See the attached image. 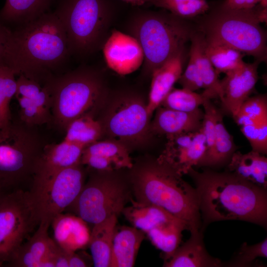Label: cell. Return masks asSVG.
Here are the masks:
<instances>
[{
    "label": "cell",
    "instance_id": "6da1fadb",
    "mask_svg": "<svg viewBox=\"0 0 267 267\" xmlns=\"http://www.w3.org/2000/svg\"><path fill=\"white\" fill-rule=\"evenodd\" d=\"M197 191L203 231L212 222L239 220L267 228V190L226 171H188Z\"/></svg>",
    "mask_w": 267,
    "mask_h": 267
},
{
    "label": "cell",
    "instance_id": "7a4b0ae2",
    "mask_svg": "<svg viewBox=\"0 0 267 267\" xmlns=\"http://www.w3.org/2000/svg\"><path fill=\"white\" fill-rule=\"evenodd\" d=\"M71 51L66 32L53 12H47L11 32L3 65L16 75L40 82L62 65Z\"/></svg>",
    "mask_w": 267,
    "mask_h": 267
},
{
    "label": "cell",
    "instance_id": "3957f363",
    "mask_svg": "<svg viewBox=\"0 0 267 267\" xmlns=\"http://www.w3.org/2000/svg\"><path fill=\"white\" fill-rule=\"evenodd\" d=\"M131 169L130 180L136 201L159 207L181 219L190 233L201 230L196 190L182 175L157 158Z\"/></svg>",
    "mask_w": 267,
    "mask_h": 267
},
{
    "label": "cell",
    "instance_id": "277c9868",
    "mask_svg": "<svg viewBox=\"0 0 267 267\" xmlns=\"http://www.w3.org/2000/svg\"><path fill=\"white\" fill-rule=\"evenodd\" d=\"M52 121L65 130L74 120L87 114L95 117L106 102L110 91L102 74L81 67L49 79Z\"/></svg>",
    "mask_w": 267,
    "mask_h": 267
},
{
    "label": "cell",
    "instance_id": "5b68a950",
    "mask_svg": "<svg viewBox=\"0 0 267 267\" xmlns=\"http://www.w3.org/2000/svg\"><path fill=\"white\" fill-rule=\"evenodd\" d=\"M127 29L142 49V74L149 77L156 68L184 49L193 34L183 19L169 12L136 14L130 20Z\"/></svg>",
    "mask_w": 267,
    "mask_h": 267
},
{
    "label": "cell",
    "instance_id": "8992f818",
    "mask_svg": "<svg viewBox=\"0 0 267 267\" xmlns=\"http://www.w3.org/2000/svg\"><path fill=\"white\" fill-rule=\"evenodd\" d=\"M54 12L65 29L71 53L86 56L102 48L112 20L105 0H59Z\"/></svg>",
    "mask_w": 267,
    "mask_h": 267
},
{
    "label": "cell",
    "instance_id": "52a82bcc",
    "mask_svg": "<svg viewBox=\"0 0 267 267\" xmlns=\"http://www.w3.org/2000/svg\"><path fill=\"white\" fill-rule=\"evenodd\" d=\"M98 115L103 137L117 140L130 150L145 145L153 136L147 102L135 91L110 92Z\"/></svg>",
    "mask_w": 267,
    "mask_h": 267
},
{
    "label": "cell",
    "instance_id": "ba28073f",
    "mask_svg": "<svg viewBox=\"0 0 267 267\" xmlns=\"http://www.w3.org/2000/svg\"><path fill=\"white\" fill-rule=\"evenodd\" d=\"M202 31L207 40L218 42L262 60L267 37L257 17V6L231 9L222 5L208 16Z\"/></svg>",
    "mask_w": 267,
    "mask_h": 267
},
{
    "label": "cell",
    "instance_id": "9c48e42d",
    "mask_svg": "<svg viewBox=\"0 0 267 267\" xmlns=\"http://www.w3.org/2000/svg\"><path fill=\"white\" fill-rule=\"evenodd\" d=\"M34 127L21 121L0 127V183L4 191L33 176L45 145Z\"/></svg>",
    "mask_w": 267,
    "mask_h": 267
},
{
    "label": "cell",
    "instance_id": "30bf717a",
    "mask_svg": "<svg viewBox=\"0 0 267 267\" xmlns=\"http://www.w3.org/2000/svg\"><path fill=\"white\" fill-rule=\"evenodd\" d=\"M116 171H93L67 209L93 225L122 213L130 201V192Z\"/></svg>",
    "mask_w": 267,
    "mask_h": 267
},
{
    "label": "cell",
    "instance_id": "8fae6325",
    "mask_svg": "<svg viewBox=\"0 0 267 267\" xmlns=\"http://www.w3.org/2000/svg\"><path fill=\"white\" fill-rule=\"evenodd\" d=\"M40 223L30 191L0 196V267H5Z\"/></svg>",
    "mask_w": 267,
    "mask_h": 267
},
{
    "label": "cell",
    "instance_id": "7c38bea8",
    "mask_svg": "<svg viewBox=\"0 0 267 267\" xmlns=\"http://www.w3.org/2000/svg\"><path fill=\"white\" fill-rule=\"evenodd\" d=\"M81 163L66 168L30 190L40 223L50 225L52 220L74 202L85 183Z\"/></svg>",
    "mask_w": 267,
    "mask_h": 267
},
{
    "label": "cell",
    "instance_id": "4fadbf2b",
    "mask_svg": "<svg viewBox=\"0 0 267 267\" xmlns=\"http://www.w3.org/2000/svg\"><path fill=\"white\" fill-rule=\"evenodd\" d=\"M84 148L64 139L58 143L45 144L35 162L32 187L66 168L80 164Z\"/></svg>",
    "mask_w": 267,
    "mask_h": 267
},
{
    "label": "cell",
    "instance_id": "5bb4252c",
    "mask_svg": "<svg viewBox=\"0 0 267 267\" xmlns=\"http://www.w3.org/2000/svg\"><path fill=\"white\" fill-rule=\"evenodd\" d=\"M102 48L108 66L119 74H130L143 64L142 49L138 42L128 34L112 30Z\"/></svg>",
    "mask_w": 267,
    "mask_h": 267
},
{
    "label": "cell",
    "instance_id": "9a60e30c",
    "mask_svg": "<svg viewBox=\"0 0 267 267\" xmlns=\"http://www.w3.org/2000/svg\"><path fill=\"white\" fill-rule=\"evenodd\" d=\"M258 63H245L241 67L225 74L221 81L222 111L232 117L249 97L258 81Z\"/></svg>",
    "mask_w": 267,
    "mask_h": 267
},
{
    "label": "cell",
    "instance_id": "2e32d148",
    "mask_svg": "<svg viewBox=\"0 0 267 267\" xmlns=\"http://www.w3.org/2000/svg\"><path fill=\"white\" fill-rule=\"evenodd\" d=\"M155 111L150 124L153 135H165L168 138L183 133L196 132L201 128L204 112L200 108L186 112L159 105Z\"/></svg>",
    "mask_w": 267,
    "mask_h": 267
},
{
    "label": "cell",
    "instance_id": "e0dca14e",
    "mask_svg": "<svg viewBox=\"0 0 267 267\" xmlns=\"http://www.w3.org/2000/svg\"><path fill=\"white\" fill-rule=\"evenodd\" d=\"M88 223L79 216L61 213L51 222L54 241L68 253L76 252L88 246L90 230Z\"/></svg>",
    "mask_w": 267,
    "mask_h": 267
},
{
    "label": "cell",
    "instance_id": "ac0fdd59",
    "mask_svg": "<svg viewBox=\"0 0 267 267\" xmlns=\"http://www.w3.org/2000/svg\"><path fill=\"white\" fill-rule=\"evenodd\" d=\"M184 49H181L152 73L147 109L151 117L182 73Z\"/></svg>",
    "mask_w": 267,
    "mask_h": 267
},
{
    "label": "cell",
    "instance_id": "d6986e66",
    "mask_svg": "<svg viewBox=\"0 0 267 267\" xmlns=\"http://www.w3.org/2000/svg\"><path fill=\"white\" fill-rule=\"evenodd\" d=\"M163 267H222V263L208 253L204 244L203 231L200 230L190 233L189 238L164 261Z\"/></svg>",
    "mask_w": 267,
    "mask_h": 267
},
{
    "label": "cell",
    "instance_id": "ffe728a7",
    "mask_svg": "<svg viewBox=\"0 0 267 267\" xmlns=\"http://www.w3.org/2000/svg\"><path fill=\"white\" fill-rule=\"evenodd\" d=\"M50 225L41 222L37 229L19 248L5 267H41L43 260L49 255L53 239L48 233Z\"/></svg>",
    "mask_w": 267,
    "mask_h": 267
},
{
    "label": "cell",
    "instance_id": "44dd1931",
    "mask_svg": "<svg viewBox=\"0 0 267 267\" xmlns=\"http://www.w3.org/2000/svg\"><path fill=\"white\" fill-rule=\"evenodd\" d=\"M145 233L134 226L116 225L113 239L110 267L134 266Z\"/></svg>",
    "mask_w": 267,
    "mask_h": 267
},
{
    "label": "cell",
    "instance_id": "7402d4cb",
    "mask_svg": "<svg viewBox=\"0 0 267 267\" xmlns=\"http://www.w3.org/2000/svg\"><path fill=\"white\" fill-rule=\"evenodd\" d=\"M227 171L240 178L267 189V158L253 150L242 154L235 151L227 164Z\"/></svg>",
    "mask_w": 267,
    "mask_h": 267
},
{
    "label": "cell",
    "instance_id": "603a6c76",
    "mask_svg": "<svg viewBox=\"0 0 267 267\" xmlns=\"http://www.w3.org/2000/svg\"><path fill=\"white\" fill-rule=\"evenodd\" d=\"M118 217L113 215L93 225L88 246L95 267H110L113 236Z\"/></svg>",
    "mask_w": 267,
    "mask_h": 267
},
{
    "label": "cell",
    "instance_id": "cb8c5ba5",
    "mask_svg": "<svg viewBox=\"0 0 267 267\" xmlns=\"http://www.w3.org/2000/svg\"><path fill=\"white\" fill-rule=\"evenodd\" d=\"M189 55L192 56L201 77L204 89L212 98L221 100L222 92L218 74L205 52L206 40L203 33L193 34L191 37Z\"/></svg>",
    "mask_w": 267,
    "mask_h": 267
},
{
    "label": "cell",
    "instance_id": "d4e9b609",
    "mask_svg": "<svg viewBox=\"0 0 267 267\" xmlns=\"http://www.w3.org/2000/svg\"><path fill=\"white\" fill-rule=\"evenodd\" d=\"M184 230H189L187 223L174 217L156 225L145 234L152 244L164 253L165 261L179 246Z\"/></svg>",
    "mask_w": 267,
    "mask_h": 267
},
{
    "label": "cell",
    "instance_id": "484cf974",
    "mask_svg": "<svg viewBox=\"0 0 267 267\" xmlns=\"http://www.w3.org/2000/svg\"><path fill=\"white\" fill-rule=\"evenodd\" d=\"M54 0H6L0 20L21 26L48 12Z\"/></svg>",
    "mask_w": 267,
    "mask_h": 267
},
{
    "label": "cell",
    "instance_id": "4316f807",
    "mask_svg": "<svg viewBox=\"0 0 267 267\" xmlns=\"http://www.w3.org/2000/svg\"><path fill=\"white\" fill-rule=\"evenodd\" d=\"M206 150V138L201 128L195 133L191 144L185 149L169 156L160 155L157 159L182 176L187 174L190 168L198 166Z\"/></svg>",
    "mask_w": 267,
    "mask_h": 267
},
{
    "label": "cell",
    "instance_id": "83f0119b",
    "mask_svg": "<svg viewBox=\"0 0 267 267\" xmlns=\"http://www.w3.org/2000/svg\"><path fill=\"white\" fill-rule=\"evenodd\" d=\"M122 213L133 226L145 233L160 223L175 217L164 209L149 204L133 201Z\"/></svg>",
    "mask_w": 267,
    "mask_h": 267
},
{
    "label": "cell",
    "instance_id": "f1b7e54d",
    "mask_svg": "<svg viewBox=\"0 0 267 267\" xmlns=\"http://www.w3.org/2000/svg\"><path fill=\"white\" fill-rule=\"evenodd\" d=\"M20 107V121L31 127H35L52 121L51 97L46 91L34 98L16 97Z\"/></svg>",
    "mask_w": 267,
    "mask_h": 267
},
{
    "label": "cell",
    "instance_id": "f546056e",
    "mask_svg": "<svg viewBox=\"0 0 267 267\" xmlns=\"http://www.w3.org/2000/svg\"><path fill=\"white\" fill-rule=\"evenodd\" d=\"M64 140L86 147L103 137L102 126L90 114H85L72 121L65 129Z\"/></svg>",
    "mask_w": 267,
    "mask_h": 267
},
{
    "label": "cell",
    "instance_id": "4dcf8cb0",
    "mask_svg": "<svg viewBox=\"0 0 267 267\" xmlns=\"http://www.w3.org/2000/svg\"><path fill=\"white\" fill-rule=\"evenodd\" d=\"M236 149L233 138L223 123L222 110L218 109L213 150L211 155L202 166L218 167L228 164Z\"/></svg>",
    "mask_w": 267,
    "mask_h": 267
},
{
    "label": "cell",
    "instance_id": "1f68e13d",
    "mask_svg": "<svg viewBox=\"0 0 267 267\" xmlns=\"http://www.w3.org/2000/svg\"><path fill=\"white\" fill-rule=\"evenodd\" d=\"M205 40V53L218 75L238 69L245 64L243 54L240 51L222 44Z\"/></svg>",
    "mask_w": 267,
    "mask_h": 267
},
{
    "label": "cell",
    "instance_id": "d6a6232c",
    "mask_svg": "<svg viewBox=\"0 0 267 267\" xmlns=\"http://www.w3.org/2000/svg\"><path fill=\"white\" fill-rule=\"evenodd\" d=\"M130 150L124 144L112 139L95 141L85 147L83 153L105 157L114 162L119 170L133 167Z\"/></svg>",
    "mask_w": 267,
    "mask_h": 267
},
{
    "label": "cell",
    "instance_id": "836d02e7",
    "mask_svg": "<svg viewBox=\"0 0 267 267\" xmlns=\"http://www.w3.org/2000/svg\"><path fill=\"white\" fill-rule=\"evenodd\" d=\"M207 99H211L204 91L199 94L184 88H173L160 105L173 110L188 112L198 109Z\"/></svg>",
    "mask_w": 267,
    "mask_h": 267
},
{
    "label": "cell",
    "instance_id": "e575fe53",
    "mask_svg": "<svg viewBox=\"0 0 267 267\" xmlns=\"http://www.w3.org/2000/svg\"><path fill=\"white\" fill-rule=\"evenodd\" d=\"M15 76L10 68L0 65V127L11 121L9 104L16 91Z\"/></svg>",
    "mask_w": 267,
    "mask_h": 267
},
{
    "label": "cell",
    "instance_id": "d590c367",
    "mask_svg": "<svg viewBox=\"0 0 267 267\" xmlns=\"http://www.w3.org/2000/svg\"><path fill=\"white\" fill-rule=\"evenodd\" d=\"M266 117L267 98L264 94L248 98L232 117L237 124L242 126L258 122Z\"/></svg>",
    "mask_w": 267,
    "mask_h": 267
},
{
    "label": "cell",
    "instance_id": "8d00e7d4",
    "mask_svg": "<svg viewBox=\"0 0 267 267\" xmlns=\"http://www.w3.org/2000/svg\"><path fill=\"white\" fill-rule=\"evenodd\" d=\"M267 257V238L252 245L244 242L231 259L222 263V267H247L254 265L256 259Z\"/></svg>",
    "mask_w": 267,
    "mask_h": 267
},
{
    "label": "cell",
    "instance_id": "74e56055",
    "mask_svg": "<svg viewBox=\"0 0 267 267\" xmlns=\"http://www.w3.org/2000/svg\"><path fill=\"white\" fill-rule=\"evenodd\" d=\"M202 106L204 107V115L201 130L206 138L207 150L203 158L198 164V166H202L212 154L216 136V117L218 110L211 99L206 100Z\"/></svg>",
    "mask_w": 267,
    "mask_h": 267
},
{
    "label": "cell",
    "instance_id": "f35d334b",
    "mask_svg": "<svg viewBox=\"0 0 267 267\" xmlns=\"http://www.w3.org/2000/svg\"><path fill=\"white\" fill-rule=\"evenodd\" d=\"M210 8L207 0H190L172 8L169 11L182 19L205 13Z\"/></svg>",
    "mask_w": 267,
    "mask_h": 267
},
{
    "label": "cell",
    "instance_id": "ab89813d",
    "mask_svg": "<svg viewBox=\"0 0 267 267\" xmlns=\"http://www.w3.org/2000/svg\"><path fill=\"white\" fill-rule=\"evenodd\" d=\"M189 57L186 69L178 82L182 88L195 91L204 88V85L194 59L190 55Z\"/></svg>",
    "mask_w": 267,
    "mask_h": 267
},
{
    "label": "cell",
    "instance_id": "60d3db41",
    "mask_svg": "<svg viewBox=\"0 0 267 267\" xmlns=\"http://www.w3.org/2000/svg\"><path fill=\"white\" fill-rule=\"evenodd\" d=\"M12 31L0 22V65H3L5 51Z\"/></svg>",
    "mask_w": 267,
    "mask_h": 267
},
{
    "label": "cell",
    "instance_id": "b9f144b4",
    "mask_svg": "<svg viewBox=\"0 0 267 267\" xmlns=\"http://www.w3.org/2000/svg\"><path fill=\"white\" fill-rule=\"evenodd\" d=\"M260 0H225L222 5L231 9H249L257 5Z\"/></svg>",
    "mask_w": 267,
    "mask_h": 267
},
{
    "label": "cell",
    "instance_id": "7bdbcfd3",
    "mask_svg": "<svg viewBox=\"0 0 267 267\" xmlns=\"http://www.w3.org/2000/svg\"><path fill=\"white\" fill-rule=\"evenodd\" d=\"M69 267H85L89 264L86 260L76 252L68 253V256Z\"/></svg>",
    "mask_w": 267,
    "mask_h": 267
},
{
    "label": "cell",
    "instance_id": "ee69618b",
    "mask_svg": "<svg viewBox=\"0 0 267 267\" xmlns=\"http://www.w3.org/2000/svg\"><path fill=\"white\" fill-rule=\"evenodd\" d=\"M257 17L260 23H267V7H257Z\"/></svg>",
    "mask_w": 267,
    "mask_h": 267
},
{
    "label": "cell",
    "instance_id": "f6af8a7d",
    "mask_svg": "<svg viewBox=\"0 0 267 267\" xmlns=\"http://www.w3.org/2000/svg\"><path fill=\"white\" fill-rule=\"evenodd\" d=\"M134 6H140L147 2H150L151 0H124Z\"/></svg>",
    "mask_w": 267,
    "mask_h": 267
},
{
    "label": "cell",
    "instance_id": "bcb514c9",
    "mask_svg": "<svg viewBox=\"0 0 267 267\" xmlns=\"http://www.w3.org/2000/svg\"><path fill=\"white\" fill-rule=\"evenodd\" d=\"M258 3L259 4V6L261 7H267V0H260Z\"/></svg>",
    "mask_w": 267,
    "mask_h": 267
},
{
    "label": "cell",
    "instance_id": "7dc6e473",
    "mask_svg": "<svg viewBox=\"0 0 267 267\" xmlns=\"http://www.w3.org/2000/svg\"><path fill=\"white\" fill-rule=\"evenodd\" d=\"M4 193H5V191L4 190L1 185L0 183V196H1Z\"/></svg>",
    "mask_w": 267,
    "mask_h": 267
}]
</instances>
